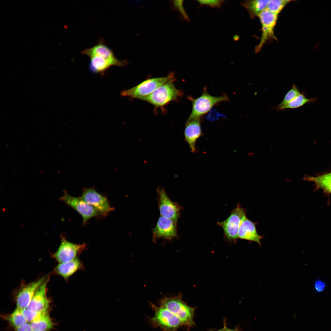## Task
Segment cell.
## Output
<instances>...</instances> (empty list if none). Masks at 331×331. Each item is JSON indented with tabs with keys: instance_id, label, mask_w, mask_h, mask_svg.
Listing matches in <instances>:
<instances>
[{
	"instance_id": "obj_1",
	"label": "cell",
	"mask_w": 331,
	"mask_h": 331,
	"mask_svg": "<svg viewBox=\"0 0 331 331\" xmlns=\"http://www.w3.org/2000/svg\"><path fill=\"white\" fill-rule=\"evenodd\" d=\"M182 294L179 293L172 297H162L159 301L160 306L164 307L178 317L183 325L189 330L194 326L196 307L188 306L182 299Z\"/></svg>"
},
{
	"instance_id": "obj_2",
	"label": "cell",
	"mask_w": 331,
	"mask_h": 331,
	"mask_svg": "<svg viewBox=\"0 0 331 331\" xmlns=\"http://www.w3.org/2000/svg\"><path fill=\"white\" fill-rule=\"evenodd\" d=\"M174 80H170L162 85L142 100L157 108L163 107L170 102L177 100L182 96L183 93L174 86Z\"/></svg>"
},
{
	"instance_id": "obj_3",
	"label": "cell",
	"mask_w": 331,
	"mask_h": 331,
	"mask_svg": "<svg viewBox=\"0 0 331 331\" xmlns=\"http://www.w3.org/2000/svg\"><path fill=\"white\" fill-rule=\"evenodd\" d=\"M150 303L154 315L149 319V321L154 328L159 327L162 331H177L183 326L180 319L168 310L157 306L151 302Z\"/></svg>"
},
{
	"instance_id": "obj_4",
	"label": "cell",
	"mask_w": 331,
	"mask_h": 331,
	"mask_svg": "<svg viewBox=\"0 0 331 331\" xmlns=\"http://www.w3.org/2000/svg\"><path fill=\"white\" fill-rule=\"evenodd\" d=\"M175 79L174 74L173 73L166 77L149 78L135 86L122 91L121 92V95L142 100L162 85L170 80Z\"/></svg>"
},
{
	"instance_id": "obj_5",
	"label": "cell",
	"mask_w": 331,
	"mask_h": 331,
	"mask_svg": "<svg viewBox=\"0 0 331 331\" xmlns=\"http://www.w3.org/2000/svg\"><path fill=\"white\" fill-rule=\"evenodd\" d=\"M188 98L192 102V109L188 119L200 118L215 105L229 100L228 97L226 95L219 97L210 95L206 88H204L202 94L199 97L193 98L190 97Z\"/></svg>"
},
{
	"instance_id": "obj_6",
	"label": "cell",
	"mask_w": 331,
	"mask_h": 331,
	"mask_svg": "<svg viewBox=\"0 0 331 331\" xmlns=\"http://www.w3.org/2000/svg\"><path fill=\"white\" fill-rule=\"evenodd\" d=\"M246 217L245 211L238 206L232 211L226 220L218 223V225L223 228L225 236L228 240H234L238 238L239 228Z\"/></svg>"
},
{
	"instance_id": "obj_7",
	"label": "cell",
	"mask_w": 331,
	"mask_h": 331,
	"mask_svg": "<svg viewBox=\"0 0 331 331\" xmlns=\"http://www.w3.org/2000/svg\"><path fill=\"white\" fill-rule=\"evenodd\" d=\"M61 242L53 257L59 263L66 262L78 257L87 246L86 244H76L68 241L63 235L61 236Z\"/></svg>"
},
{
	"instance_id": "obj_8",
	"label": "cell",
	"mask_w": 331,
	"mask_h": 331,
	"mask_svg": "<svg viewBox=\"0 0 331 331\" xmlns=\"http://www.w3.org/2000/svg\"><path fill=\"white\" fill-rule=\"evenodd\" d=\"M81 197L103 216L105 217L114 210V208L111 206L107 198L97 192L93 188H83Z\"/></svg>"
},
{
	"instance_id": "obj_9",
	"label": "cell",
	"mask_w": 331,
	"mask_h": 331,
	"mask_svg": "<svg viewBox=\"0 0 331 331\" xmlns=\"http://www.w3.org/2000/svg\"><path fill=\"white\" fill-rule=\"evenodd\" d=\"M157 192L160 215L177 222L180 216L181 207L170 200L162 186L158 188Z\"/></svg>"
},
{
	"instance_id": "obj_10",
	"label": "cell",
	"mask_w": 331,
	"mask_h": 331,
	"mask_svg": "<svg viewBox=\"0 0 331 331\" xmlns=\"http://www.w3.org/2000/svg\"><path fill=\"white\" fill-rule=\"evenodd\" d=\"M59 199L75 209L82 216L83 225L92 218L100 215L95 209L85 202L81 197L73 196L65 191L63 195Z\"/></svg>"
},
{
	"instance_id": "obj_11",
	"label": "cell",
	"mask_w": 331,
	"mask_h": 331,
	"mask_svg": "<svg viewBox=\"0 0 331 331\" xmlns=\"http://www.w3.org/2000/svg\"><path fill=\"white\" fill-rule=\"evenodd\" d=\"M278 15L266 9L259 15L262 26V35L260 43L256 48V51H259L268 39L276 38L274 29Z\"/></svg>"
},
{
	"instance_id": "obj_12",
	"label": "cell",
	"mask_w": 331,
	"mask_h": 331,
	"mask_svg": "<svg viewBox=\"0 0 331 331\" xmlns=\"http://www.w3.org/2000/svg\"><path fill=\"white\" fill-rule=\"evenodd\" d=\"M152 231V241L155 243L159 238L171 240L178 236L177 222L160 215Z\"/></svg>"
},
{
	"instance_id": "obj_13",
	"label": "cell",
	"mask_w": 331,
	"mask_h": 331,
	"mask_svg": "<svg viewBox=\"0 0 331 331\" xmlns=\"http://www.w3.org/2000/svg\"><path fill=\"white\" fill-rule=\"evenodd\" d=\"M47 277L44 276L35 281L22 285L15 295L17 308L21 310L27 308L35 292Z\"/></svg>"
},
{
	"instance_id": "obj_14",
	"label": "cell",
	"mask_w": 331,
	"mask_h": 331,
	"mask_svg": "<svg viewBox=\"0 0 331 331\" xmlns=\"http://www.w3.org/2000/svg\"><path fill=\"white\" fill-rule=\"evenodd\" d=\"M48 276L46 280L38 288L27 307L34 311H48L50 301L47 296V285L49 280Z\"/></svg>"
},
{
	"instance_id": "obj_15",
	"label": "cell",
	"mask_w": 331,
	"mask_h": 331,
	"mask_svg": "<svg viewBox=\"0 0 331 331\" xmlns=\"http://www.w3.org/2000/svg\"><path fill=\"white\" fill-rule=\"evenodd\" d=\"M89 67L90 70L96 74H103L112 66L123 67L127 65V60L120 61L117 58L112 59L102 56H93L90 58Z\"/></svg>"
},
{
	"instance_id": "obj_16",
	"label": "cell",
	"mask_w": 331,
	"mask_h": 331,
	"mask_svg": "<svg viewBox=\"0 0 331 331\" xmlns=\"http://www.w3.org/2000/svg\"><path fill=\"white\" fill-rule=\"evenodd\" d=\"M202 135L200 118L188 119L185 125L184 135L192 152L196 151V141Z\"/></svg>"
},
{
	"instance_id": "obj_17",
	"label": "cell",
	"mask_w": 331,
	"mask_h": 331,
	"mask_svg": "<svg viewBox=\"0 0 331 331\" xmlns=\"http://www.w3.org/2000/svg\"><path fill=\"white\" fill-rule=\"evenodd\" d=\"M84 270L83 263L78 257L69 261L59 263L55 268L54 272L67 281L77 271Z\"/></svg>"
},
{
	"instance_id": "obj_18",
	"label": "cell",
	"mask_w": 331,
	"mask_h": 331,
	"mask_svg": "<svg viewBox=\"0 0 331 331\" xmlns=\"http://www.w3.org/2000/svg\"><path fill=\"white\" fill-rule=\"evenodd\" d=\"M238 238L253 241L261 244L262 237L257 233L255 224L246 217L239 228Z\"/></svg>"
},
{
	"instance_id": "obj_19",
	"label": "cell",
	"mask_w": 331,
	"mask_h": 331,
	"mask_svg": "<svg viewBox=\"0 0 331 331\" xmlns=\"http://www.w3.org/2000/svg\"><path fill=\"white\" fill-rule=\"evenodd\" d=\"M81 53L90 58L93 56H102L110 59L116 58L113 51L106 45L103 39L100 40L93 47L83 50Z\"/></svg>"
},
{
	"instance_id": "obj_20",
	"label": "cell",
	"mask_w": 331,
	"mask_h": 331,
	"mask_svg": "<svg viewBox=\"0 0 331 331\" xmlns=\"http://www.w3.org/2000/svg\"><path fill=\"white\" fill-rule=\"evenodd\" d=\"M270 0H247L242 2L241 5L247 10L250 18L259 17L261 13L267 8Z\"/></svg>"
},
{
	"instance_id": "obj_21",
	"label": "cell",
	"mask_w": 331,
	"mask_h": 331,
	"mask_svg": "<svg viewBox=\"0 0 331 331\" xmlns=\"http://www.w3.org/2000/svg\"><path fill=\"white\" fill-rule=\"evenodd\" d=\"M303 179L314 182L317 189H321L326 193L331 194V172L316 177L306 176Z\"/></svg>"
},
{
	"instance_id": "obj_22",
	"label": "cell",
	"mask_w": 331,
	"mask_h": 331,
	"mask_svg": "<svg viewBox=\"0 0 331 331\" xmlns=\"http://www.w3.org/2000/svg\"><path fill=\"white\" fill-rule=\"evenodd\" d=\"M34 331H48L53 328V323L48 312L30 323Z\"/></svg>"
},
{
	"instance_id": "obj_23",
	"label": "cell",
	"mask_w": 331,
	"mask_h": 331,
	"mask_svg": "<svg viewBox=\"0 0 331 331\" xmlns=\"http://www.w3.org/2000/svg\"><path fill=\"white\" fill-rule=\"evenodd\" d=\"M6 319L15 329L20 327L28 323L24 316L21 310L16 308Z\"/></svg>"
},
{
	"instance_id": "obj_24",
	"label": "cell",
	"mask_w": 331,
	"mask_h": 331,
	"mask_svg": "<svg viewBox=\"0 0 331 331\" xmlns=\"http://www.w3.org/2000/svg\"><path fill=\"white\" fill-rule=\"evenodd\" d=\"M316 99H309L305 96L303 93H300L290 103L280 108L279 110L283 111L286 109H295L299 108L305 104L316 101Z\"/></svg>"
},
{
	"instance_id": "obj_25",
	"label": "cell",
	"mask_w": 331,
	"mask_h": 331,
	"mask_svg": "<svg viewBox=\"0 0 331 331\" xmlns=\"http://www.w3.org/2000/svg\"><path fill=\"white\" fill-rule=\"evenodd\" d=\"M300 93L298 88L295 84H292L291 89L286 94L282 102L274 108L278 111L280 108L287 104Z\"/></svg>"
},
{
	"instance_id": "obj_26",
	"label": "cell",
	"mask_w": 331,
	"mask_h": 331,
	"mask_svg": "<svg viewBox=\"0 0 331 331\" xmlns=\"http://www.w3.org/2000/svg\"><path fill=\"white\" fill-rule=\"evenodd\" d=\"M291 1H292L289 0H270L266 9L278 15L285 6Z\"/></svg>"
},
{
	"instance_id": "obj_27",
	"label": "cell",
	"mask_w": 331,
	"mask_h": 331,
	"mask_svg": "<svg viewBox=\"0 0 331 331\" xmlns=\"http://www.w3.org/2000/svg\"><path fill=\"white\" fill-rule=\"evenodd\" d=\"M183 0H181L173 1H172V7L173 10L177 11L183 20L189 22L190 19L183 6Z\"/></svg>"
},
{
	"instance_id": "obj_28",
	"label": "cell",
	"mask_w": 331,
	"mask_h": 331,
	"mask_svg": "<svg viewBox=\"0 0 331 331\" xmlns=\"http://www.w3.org/2000/svg\"><path fill=\"white\" fill-rule=\"evenodd\" d=\"M22 313L28 322L31 323L43 314L48 312V311L36 312L26 308L21 310Z\"/></svg>"
},
{
	"instance_id": "obj_29",
	"label": "cell",
	"mask_w": 331,
	"mask_h": 331,
	"mask_svg": "<svg viewBox=\"0 0 331 331\" xmlns=\"http://www.w3.org/2000/svg\"><path fill=\"white\" fill-rule=\"evenodd\" d=\"M199 7L202 6H207L211 8L220 9L225 1L224 0H198Z\"/></svg>"
},
{
	"instance_id": "obj_30",
	"label": "cell",
	"mask_w": 331,
	"mask_h": 331,
	"mask_svg": "<svg viewBox=\"0 0 331 331\" xmlns=\"http://www.w3.org/2000/svg\"><path fill=\"white\" fill-rule=\"evenodd\" d=\"M221 116H225L223 114H220L216 110L211 109L206 116V119L210 121L217 120Z\"/></svg>"
},
{
	"instance_id": "obj_31",
	"label": "cell",
	"mask_w": 331,
	"mask_h": 331,
	"mask_svg": "<svg viewBox=\"0 0 331 331\" xmlns=\"http://www.w3.org/2000/svg\"><path fill=\"white\" fill-rule=\"evenodd\" d=\"M314 286L316 292H320L324 290L326 284L324 282L318 278L315 281Z\"/></svg>"
},
{
	"instance_id": "obj_32",
	"label": "cell",
	"mask_w": 331,
	"mask_h": 331,
	"mask_svg": "<svg viewBox=\"0 0 331 331\" xmlns=\"http://www.w3.org/2000/svg\"><path fill=\"white\" fill-rule=\"evenodd\" d=\"M16 331H34L30 323H27L24 325L15 329Z\"/></svg>"
},
{
	"instance_id": "obj_33",
	"label": "cell",
	"mask_w": 331,
	"mask_h": 331,
	"mask_svg": "<svg viewBox=\"0 0 331 331\" xmlns=\"http://www.w3.org/2000/svg\"><path fill=\"white\" fill-rule=\"evenodd\" d=\"M223 324V327L220 329L221 331H239L238 329H232L228 328L227 327L226 321L225 320H224Z\"/></svg>"
},
{
	"instance_id": "obj_34",
	"label": "cell",
	"mask_w": 331,
	"mask_h": 331,
	"mask_svg": "<svg viewBox=\"0 0 331 331\" xmlns=\"http://www.w3.org/2000/svg\"><path fill=\"white\" fill-rule=\"evenodd\" d=\"M233 39L234 40H235V41H236L238 39V36H237V35L234 36L233 37Z\"/></svg>"
},
{
	"instance_id": "obj_35",
	"label": "cell",
	"mask_w": 331,
	"mask_h": 331,
	"mask_svg": "<svg viewBox=\"0 0 331 331\" xmlns=\"http://www.w3.org/2000/svg\"><path fill=\"white\" fill-rule=\"evenodd\" d=\"M210 331H220V330L219 329V330H216V331L214 330H210Z\"/></svg>"
},
{
	"instance_id": "obj_36",
	"label": "cell",
	"mask_w": 331,
	"mask_h": 331,
	"mask_svg": "<svg viewBox=\"0 0 331 331\" xmlns=\"http://www.w3.org/2000/svg\"></svg>"
}]
</instances>
